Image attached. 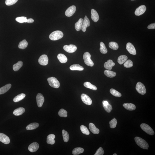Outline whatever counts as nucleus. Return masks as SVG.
Returning a JSON list of instances; mask_svg holds the SVG:
<instances>
[{
	"instance_id": "1",
	"label": "nucleus",
	"mask_w": 155,
	"mask_h": 155,
	"mask_svg": "<svg viewBox=\"0 0 155 155\" xmlns=\"http://www.w3.org/2000/svg\"><path fill=\"white\" fill-rule=\"evenodd\" d=\"M134 139L136 144L141 148L144 149H148V144L145 140L139 137H136Z\"/></svg>"
},
{
	"instance_id": "2",
	"label": "nucleus",
	"mask_w": 155,
	"mask_h": 155,
	"mask_svg": "<svg viewBox=\"0 0 155 155\" xmlns=\"http://www.w3.org/2000/svg\"><path fill=\"white\" fill-rule=\"evenodd\" d=\"M63 34L62 32L56 31L53 32L49 36V39L52 41H56L61 39L63 37Z\"/></svg>"
},
{
	"instance_id": "3",
	"label": "nucleus",
	"mask_w": 155,
	"mask_h": 155,
	"mask_svg": "<svg viewBox=\"0 0 155 155\" xmlns=\"http://www.w3.org/2000/svg\"><path fill=\"white\" fill-rule=\"evenodd\" d=\"M91 57V54L87 52H85L83 55V58L85 63L88 66L92 67L94 66V64Z\"/></svg>"
},
{
	"instance_id": "4",
	"label": "nucleus",
	"mask_w": 155,
	"mask_h": 155,
	"mask_svg": "<svg viewBox=\"0 0 155 155\" xmlns=\"http://www.w3.org/2000/svg\"><path fill=\"white\" fill-rule=\"evenodd\" d=\"M49 84L52 87L58 88L60 87V83L59 81L54 77L49 78L48 79Z\"/></svg>"
},
{
	"instance_id": "5",
	"label": "nucleus",
	"mask_w": 155,
	"mask_h": 155,
	"mask_svg": "<svg viewBox=\"0 0 155 155\" xmlns=\"http://www.w3.org/2000/svg\"><path fill=\"white\" fill-rule=\"evenodd\" d=\"M141 129L146 133L148 134L153 135L155 134V133L153 129L149 126L147 124L143 123L141 125Z\"/></svg>"
},
{
	"instance_id": "6",
	"label": "nucleus",
	"mask_w": 155,
	"mask_h": 155,
	"mask_svg": "<svg viewBox=\"0 0 155 155\" xmlns=\"http://www.w3.org/2000/svg\"><path fill=\"white\" fill-rule=\"evenodd\" d=\"M136 89L137 92L141 95H145L146 92L145 86L141 82H139L137 83Z\"/></svg>"
},
{
	"instance_id": "7",
	"label": "nucleus",
	"mask_w": 155,
	"mask_h": 155,
	"mask_svg": "<svg viewBox=\"0 0 155 155\" xmlns=\"http://www.w3.org/2000/svg\"><path fill=\"white\" fill-rule=\"evenodd\" d=\"M82 101L85 104L87 105H90L92 103V100L90 97L87 95L82 94L81 96Z\"/></svg>"
},
{
	"instance_id": "8",
	"label": "nucleus",
	"mask_w": 155,
	"mask_h": 155,
	"mask_svg": "<svg viewBox=\"0 0 155 155\" xmlns=\"http://www.w3.org/2000/svg\"><path fill=\"white\" fill-rule=\"evenodd\" d=\"M64 50L69 53H73L75 52L77 49L76 46L74 45H65L63 47Z\"/></svg>"
},
{
	"instance_id": "9",
	"label": "nucleus",
	"mask_w": 155,
	"mask_h": 155,
	"mask_svg": "<svg viewBox=\"0 0 155 155\" xmlns=\"http://www.w3.org/2000/svg\"><path fill=\"white\" fill-rule=\"evenodd\" d=\"M146 9V7L145 6L141 5L136 8L135 12V14L136 16H140L145 13Z\"/></svg>"
},
{
	"instance_id": "10",
	"label": "nucleus",
	"mask_w": 155,
	"mask_h": 155,
	"mask_svg": "<svg viewBox=\"0 0 155 155\" xmlns=\"http://www.w3.org/2000/svg\"><path fill=\"white\" fill-rule=\"evenodd\" d=\"M38 62L40 65L46 66L48 63V57L46 55H42L39 58Z\"/></svg>"
},
{
	"instance_id": "11",
	"label": "nucleus",
	"mask_w": 155,
	"mask_h": 155,
	"mask_svg": "<svg viewBox=\"0 0 155 155\" xmlns=\"http://www.w3.org/2000/svg\"><path fill=\"white\" fill-rule=\"evenodd\" d=\"M76 7L75 6L73 5L68 7L65 12V14L66 16L70 17L73 15L75 13L76 11Z\"/></svg>"
},
{
	"instance_id": "12",
	"label": "nucleus",
	"mask_w": 155,
	"mask_h": 155,
	"mask_svg": "<svg viewBox=\"0 0 155 155\" xmlns=\"http://www.w3.org/2000/svg\"><path fill=\"white\" fill-rule=\"evenodd\" d=\"M36 102L39 107H41L44 101V98L42 94H38L36 97Z\"/></svg>"
},
{
	"instance_id": "13",
	"label": "nucleus",
	"mask_w": 155,
	"mask_h": 155,
	"mask_svg": "<svg viewBox=\"0 0 155 155\" xmlns=\"http://www.w3.org/2000/svg\"><path fill=\"white\" fill-rule=\"evenodd\" d=\"M126 49L130 54L133 55H136V50L135 47L133 44L130 42H128L127 44Z\"/></svg>"
},
{
	"instance_id": "14",
	"label": "nucleus",
	"mask_w": 155,
	"mask_h": 155,
	"mask_svg": "<svg viewBox=\"0 0 155 155\" xmlns=\"http://www.w3.org/2000/svg\"><path fill=\"white\" fill-rule=\"evenodd\" d=\"M90 26V21L87 17H85L83 20L82 25L81 29L83 32H85L86 31L87 27Z\"/></svg>"
},
{
	"instance_id": "15",
	"label": "nucleus",
	"mask_w": 155,
	"mask_h": 155,
	"mask_svg": "<svg viewBox=\"0 0 155 155\" xmlns=\"http://www.w3.org/2000/svg\"><path fill=\"white\" fill-rule=\"evenodd\" d=\"M39 147V145L37 142H33L29 146L28 150L31 152H34L37 151Z\"/></svg>"
},
{
	"instance_id": "16",
	"label": "nucleus",
	"mask_w": 155,
	"mask_h": 155,
	"mask_svg": "<svg viewBox=\"0 0 155 155\" xmlns=\"http://www.w3.org/2000/svg\"><path fill=\"white\" fill-rule=\"evenodd\" d=\"M0 141L5 144L10 143V141L9 138L3 133H0Z\"/></svg>"
},
{
	"instance_id": "17",
	"label": "nucleus",
	"mask_w": 155,
	"mask_h": 155,
	"mask_svg": "<svg viewBox=\"0 0 155 155\" xmlns=\"http://www.w3.org/2000/svg\"><path fill=\"white\" fill-rule=\"evenodd\" d=\"M91 18L94 22H97L99 19V16L97 12L94 9L91 10Z\"/></svg>"
},
{
	"instance_id": "18",
	"label": "nucleus",
	"mask_w": 155,
	"mask_h": 155,
	"mask_svg": "<svg viewBox=\"0 0 155 155\" xmlns=\"http://www.w3.org/2000/svg\"><path fill=\"white\" fill-rule=\"evenodd\" d=\"M115 63L113 62V60H109L107 62H106L104 64V67L105 68L108 70H111L112 69V67L115 66Z\"/></svg>"
},
{
	"instance_id": "19",
	"label": "nucleus",
	"mask_w": 155,
	"mask_h": 155,
	"mask_svg": "<svg viewBox=\"0 0 155 155\" xmlns=\"http://www.w3.org/2000/svg\"><path fill=\"white\" fill-rule=\"evenodd\" d=\"M123 106L126 109L129 111H133L136 109L135 105L131 103H124Z\"/></svg>"
},
{
	"instance_id": "20",
	"label": "nucleus",
	"mask_w": 155,
	"mask_h": 155,
	"mask_svg": "<svg viewBox=\"0 0 155 155\" xmlns=\"http://www.w3.org/2000/svg\"><path fill=\"white\" fill-rule=\"evenodd\" d=\"M89 128L91 132L94 134H99V130L97 128L95 125L92 123H90L89 125Z\"/></svg>"
},
{
	"instance_id": "21",
	"label": "nucleus",
	"mask_w": 155,
	"mask_h": 155,
	"mask_svg": "<svg viewBox=\"0 0 155 155\" xmlns=\"http://www.w3.org/2000/svg\"><path fill=\"white\" fill-rule=\"evenodd\" d=\"M55 136L54 134H51L48 135L47 137V143L51 145H54L55 143L54 139Z\"/></svg>"
},
{
	"instance_id": "22",
	"label": "nucleus",
	"mask_w": 155,
	"mask_h": 155,
	"mask_svg": "<svg viewBox=\"0 0 155 155\" xmlns=\"http://www.w3.org/2000/svg\"><path fill=\"white\" fill-rule=\"evenodd\" d=\"M11 87V85L9 84L0 88V95L4 94L8 91Z\"/></svg>"
},
{
	"instance_id": "23",
	"label": "nucleus",
	"mask_w": 155,
	"mask_h": 155,
	"mask_svg": "<svg viewBox=\"0 0 155 155\" xmlns=\"http://www.w3.org/2000/svg\"><path fill=\"white\" fill-rule=\"evenodd\" d=\"M25 112V109L23 107H20L16 109L14 111L13 114L16 116H19L22 115Z\"/></svg>"
},
{
	"instance_id": "24",
	"label": "nucleus",
	"mask_w": 155,
	"mask_h": 155,
	"mask_svg": "<svg viewBox=\"0 0 155 155\" xmlns=\"http://www.w3.org/2000/svg\"><path fill=\"white\" fill-rule=\"evenodd\" d=\"M57 57L59 61L61 63H66L68 61L67 57L64 55L63 54H60L57 55Z\"/></svg>"
},
{
	"instance_id": "25",
	"label": "nucleus",
	"mask_w": 155,
	"mask_h": 155,
	"mask_svg": "<svg viewBox=\"0 0 155 155\" xmlns=\"http://www.w3.org/2000/svg\"><path fill=\"white\" fill-rule=\"evenodd\" d=\"M70 69L72 70L82 71L84 69V68L83 67L78 64H75L71 65L70 67Z\"/></svg>"
},
{
	"instance_id": "26",
	"label": "nucleus",
	"mask_w": 155,
	"mask_h": 155,
	"mask_svg": "<svg viewBox=\"0 0 155 155\" xmlns=\"http://www.w3.org/2000/svg\"><path fill=\"white\" fill-rule=\"evenodd\" d=\"M39 126V125L38 123H32L30 124L27 126V127H26V129L27 130H34V129H35L37 128Z\"/></svg>"
},
{
	"instance_id": "27",
	"label": "nucleus",
	"mask_w": 155,
	"mask_h": 155,
	"mask_svg": "<svg viewBox=\"0 0 155 155\" xmlns=\"http://www.w3.org/2000/svg\"><path fill=\"white\" fill-rule=\"evenodd\" d=\"M83 21V19L82 18H80L78 21L75 23V28L77 31H80L81 29Z\"/></svg>"
},
{
	"instance_id": "28",
	"label": "nucleus",
	"mask_w": 155,
	"mask_h": 155,
	"mask_svg": "<svg viewBox=\"0 0 155 155\" xmlns=\"http://www.w3.org/2000/svg\"><path fill=\"white\" fill-rule=\"evenodd\" d=\"M104 74L106 76L111 78L115 77L116 75V72L108 70H105L104 71Z\"/></svg>"
},
{
	"instance_id": "29",
	"label": "nucleus",
	"mask_w": 155,
	"mask_h": 155,
	"mask_svg": "<svg viewBox=\"0 0 155 155\" xmlns=\"http://www.w3.org/2000/svg\"><path fill=\"white\" fill-rule=\"evenodd\" d=\"M127 56L124 55H121L118 57V62L120 64H122L127 61Z\"/></svg>"
},
{
	"instance_id": "30",
	"label": "nucleus",
	"mask_w": 155,
	"mask_h": 155,
	"mask_svg": "<svg viewBox=\"0 0 155 155\" xmlns=\"http://www.w3.org/2000/svg\"><path fill=\"white\" fill-rule=\"evenodd\" d=\"M84 149L81 147H77L74 148L72 151V154L74 155H78L83 153Z\"/></svg>"
},
{
	"instance_id": "31",
	"label": "nucleus",
	"mask_w": 155,
	"mask_h": 155,
	"mask_svg": "<svg viewBox=\"0 0 155 155\" xmlns=\"http://www.w3.org/2000/svg\"><path fill=\"white\" fill-rule=\"evenodd\" d=\"M26 96L25 94L24 93H21L17 96L14 99L13 101L15 102H17L20 101L25 98Z\"/></svg>"
},
{
	"instance_id": "32",
	"label": "nucleus",
	"mask_w": 155,
	"mask_h": 155,
	"mask_svg": "<svg viewBox=\"0 0 155 155\" xmlns=\"http://www.w3.org/2000/svg\"><path fill=\"white\" fill-rule=\"evenodd\" d=\"M100 51L103 54H107V50L105 44L103 42H100Z\"/></svg>"
},
{
	"instance_id": "33",
	"label": "nucleus",
	"mask_w": 155,
	"mask_h": 155,
	"mask_svg": "<svg viewBox=\"0 0 155 155\" xmlns=\"http://www.w3.org/2000/svg\"><path fill=\"white\" fill-rule=\"evenodd\" d=\"M23 65V62L22 61H19L17 63L14 65L13 69L15 71H17L19 70L22 67Z\"/></svg>"
},
{
	"instance_id": "34",
	"label": "nucleus",
	"mask_w": 155,
	"mask_h": 155,
	"mask_svg": "<svg viewBox=\"0 0 155 155\" xmlns=\"http://www.w3.org/2000/svg\"><path fill=\"white\" fill-rule=\"evenodd\" d=\"M28 43L27 41L24 39L20 42L19 45V48L22 49H25L28 46Z\"/></svg>"
},
{
	"instance_id": "35",
	"label": "nucleus",
	"mask_w": 155,
	"mask_h": 155,
	"mask_svg": "<svg viewBox=\"0 0 155 155\" xmlns=\"http://www.w3.org/2000/svg\"><path fill=\"white\" fill-rule=\"evenodd\" d=\"M84 85L85 87L89 88V89L93 90H96L97 88L96 86L89 82H86L84 84Z\"/></svg>"
},
{
	"instance_id": "36",
	"label": "nucleus",
	"mask_w": 155,
	"mask_h": 155,
	"mask_svg": "<svg viewBox=\"0 0 155 155\" xmlns=\"http://www.w3.org/2000/svg\"><path fill=\"white\" fill-rule=\"evenodd\" d=\"M62 133L64 141L65 142H67L69 139V134L68 132L64 130H62Z\"/></svg>"
},
{
	"instance_id": "37",
	"label": "nucleus",
	"mask_w": 155,
	"mask_h": 155,
	"mask_svg": "<svg viewBox=\"0 0 155 155\" xmlns=\"http://www.w3.org/2000/svg\"><path fill=\"white\" fill-rule=\"evenodd\" d=\"M109 48L114 50H117L119 48L118 44L114 42H109Z\"/></svg>"
},
{
	"instance_id": "38",
	"label": "nucleus",
	"mask_w": 155,
	"mask_h": 155,
	"mask_svg": "<svg viewBox=\"0 0 155 155\" xmlns=\"http://www.w3.org/2000/svg\"><path fill=\"white\" fill-rule=\"evenodd\" d=\"M80 129L83 134L86 135L90 134V132L88 129L85 126L82 125L80 127Z\"/></svg>"
},
{
	"instance_id": "39",
	"label": "nucleus",
	"mask_w": 155,
	"mask_h": 155,
	"mask_svg": "<svg viewBox=\"0 0 155 155\" xmlns=\"http://www.w3.org/2000/svg\"><path fill=\"white\" fill-rule=\"evenodd\" d=\"M110 93L115 97H120L121 96V94L120 92L113 89H110Z\"/></svg>"
},
{
	"instance_id": "40",
	"label": "nucleus",
	"mask_w": 155,
	"mask_h": 155,
	"mask_svg": "<svg viewBox=\"0 0 155 155\" xmlns=\"http://www.w3.org/2000/svg\"><path fill=\"white\" fill-rule=\"evenodd\" d=\"M67 112L65 109H62L59 110L58 115L59 116L62 117H67Z\"/></svg>"
},
{
	"instance_id": "41",
	"label": "nucleus",
	"mask_w": 155,
	"mask_h": 155,
	"mask_svg": "<svg viewBox=\"0 0 155 155\" xmlns=\"http://www.w3.org/2000/svg\"><path fill=\"white\" fill-rule=\"evenodd\" d=\"M117 124V120L115 118H114L109 122L110 127L112 128H115L116 127Z\"/></svg>"
},
{
	"instance_id": "42",
	"label": "nucleus",
	"mask_w": 155,
	"mask_h": 155,
	"mask_svg": "<svg viewBox=\"0 0 155 155\" xmlns=\"http://www.w3.org/2000/svg\"><path fill=\"white\" fill-rule=\"evenodd\" d=\"M27 18L24 16L19 17H17L16 19V21L20 23L27 22Z\"/></svg>"
},
{
	"instance_id": "43",
	"label": "nucleus",
	"mask_w": 155,
	"mask_h": 155,
	"mask_svg": "<svg viewBox=\"0 0 155 155\" xmlns=\"http://www.w3.org/2000/svg\"><path fill=\"white\" fill-rule=\"evenodd\" d=\"M124 64L125 67L127 68H130L133 66V62L131 60H127Z\"/></svg>"
},
{
	"instance_id": "44",
	"label": "nucleus",
	"mask_w": 155,
	"mask_h": 155,
	"mask_svg": "<svg viewBox=\"0 0 155 155\" xmlns=\"http://www.w3.org/2000/svg\"><path fill=\"white\" fill-rule=\"evenodd\" d=\"M18 1V0H6L5 3L7 6H11L15 4Z\"/></svg>"
},
{
	"instance_id": "45",
	"label": "nucleus",
	"mask_w": 155,
	"mask_h": 155,
	"mask_svg": "<svg viewBox=\"0 0 155 155\" xmlns=\"http://www.w3.org/2000/svg\"><path fill=\"white\" fill-rule=\"evenodd\" d=\"M103 107L106 111L108 113H110L112 110V107L111 105L109 104L107 106H103Z\"/></svg>"
},
{
	"instance_id": "46",
	"label": "nucleus",
	"mask_w": 155,
	"mask_h": 155,
	"mask_svg": "<svg viewBox=\"0 0 155 155\" xmlns=\"http://www.w3.org/2000/svg\"><path fill=\"white\" fill-rule=\"evenodd\" d=\"M104 152L103 148L101 147H100L97 150L96 153L94 155H103L104 154Z\"/></svg>"
},
{
	"instance_id": "47",
	"label": "nucleus",
	"mask_w": 155,
	"mask_h": 155,
	"mask_svg": "<svg viewBox=\"0 0 155 155\" xmlns=\"http://www.w3.org/2000/svg\"><path fill=\"white\" fill-rule=\"evenodd\" d=\"M147 28L149 29H155V23H154L150 24L149 25Z\"/></svg>"
},
{
	"instance_id": "48",
	"label": "nucleus",
	"mask_w": 155,
	"mask_h": 155,
	"mask_svg": "<svg viewBox=\"0 0 155 155\" xmlns=\"http://www.w3.org/2000/svg\"><path fill=\"white\" fill-rule=\"evenodd\" d=\"M34 22V20L32 19H29L27 20V22L28 23H31Z\"/></svg>"
},
{
	"instance_id": "49",
	"label": "nucleus",
	"mask_w": 155,
	"mask_h": 155,
	"mask_svg": "<svg viewBox=\"0 0 155 155\" xmlns=\"http://www.w3.org/2000/svg\"><path fill=\"white\" fill-rule=\"evenodd\" d=\"M102 103L103 105V106H107L109 104L108 102L107 101H103Z\"/></svg>"
},
{
	"instance_id": "50",
	"label": "nucleus",
	"mask_w": 155,
	"mask_h": 155,
	"mask_svg": "<svg viewBox=\"0 0 155 155\" xmlns=\"http://www.w3.org/2000/svg\"><path fill=\"white\" fill-rule=\"evenodd\" d=\"M113 155H117V154H116V153H114V154Z\"/></svg>"
},
{
	"instance_id": "51",
	"label": "nucleus",
	"mask_w": 155,
	"mask_h": 155,
	"mask_svg": "<svg viewBox=\"0 0 155 155\" xmlns=\"http://www.w3.org/2000/svg\"><path fill=\"white\" fill-rule=\"evenodd\" d=\"M85 17H87V16H85Z\"/></svg>"
},
{
	"instance_id": "52",
	"label": "nucleus",
	"mask_w": 155,
	"mask_h": 155,
	"mask_svg": "<svg viewBox=\"0 0 155 155\" xmlns=\"http://www.w3.org/2000/svg\"></svg>"
}]
</instances>
